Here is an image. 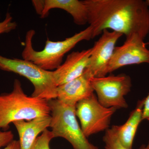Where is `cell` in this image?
<instances>
[{
  "label": "cell",
  "mask_w": 149,
  "mask_h": 149,
  "mask_svg": "<svg viewBox=\"0 0 149 149\" xmlns=\"http://www.w3.org/2000/svg\"><path fill=\"white\" fill-rule=\"evenodd\" d=\"M93 38L105 29L144 39L149 32V9L142 0H85Z\"/></svg>",
  "instance_id": "1"
},
{
  "label": "cell",
  "mask_w": 149,
  "mask_h": 149,
  "mask_svg": "<svg viewBox=\"0 0 149 149\" xmlns=\"http://www.w3.org/2000/svg\"><path fill=\"white\" fill-rule=\"evenodd\" d=\"M50 116L49 101L27 96L17 79L14 81L11 92L0 95V130L7 131L10 123L18 120L30 121Z\"/></svg>",
  "instance_id": "2"
},
{
  "label": "cell",
  "mask_w": 149,
  "mask_h": 149,
  "mask_svg": "<svg viewBox=\"0 0 149 149\" xmlns=\"http://www.w3.org/2000/svg\"><path fill=\"white\" fill-rule=\"evenodd\" d=\"M35 34V31L32 29L26 33L25 46L22 54V58L49 71L56 69L60 66L65 55L77 44L84 40L93 39V28L89 26L63 41L54 42L47 40L42 50L37 51L32 46Z\"/></svg>",
  "instance_id": "3"
},
{
  "label": "cell",
  "mask_w": 149,
  "mask_h": 149,
  "mask_svg": "<svg viewBox=\"0 0 149 149\" xmlns=\"http://www.w3.org/2000/svg\"><path fill=\"white\" fill-rule=\"evenodd\" d=\"M51 109L50 127L54 138L68 141L73 149H99L88 141L77 122L75 107L62 103L57 99L49 101Z\"/></svg>",
  "instance_id": "4"
},
{
  "label": "cell",
  "mask_w": 149,
  "mask_h": 149,
  "mask_svg": "<svg viewBox=\"0 0 149 149\" xmlns=\"http://www.w3.org/2000/svg\"><path fill=\"white\" fill-rule=\"evenodd\" d=\"M0 69L26 77L34 86L32 96L48 101L57 99V88L53 71L41 68L26 60L0 55Z\"/></svg>",
  "instance_id": "5"
},
{
  "label": "cell",
  "mask_w": 149,
  "mask_h": 149,
  "mask_svg": "<svg viewBox=\"0 0 149 149\" xmlns=\"http://www.w3.org/2000/svg\"><path fill=\"white\" fill-rule=\"evenodd\" d=\"M90 81L98 101L103 106L116 109L128 107L125 96L130 92L132 87L130 76L121 74L92 77Z\"/></svg>",
  "instance_id": "6"
},
{
  "label": "cell",
  "mask_w": 149,
  "mask_h": 149,
  "mask_svg": "<svg viewBox=\"0 0 149 149\" xmlns=\"http://www.w3.org/2000/svg\"><path fill=\"white\" fill-rule=\"evenodd\" d=\"M116 110L115 108H106L102 105L94 93L88 98L78 102L75 106V114L87 138L109 129L111 118Z\"/></svg>",
  "instance_id": "7"
},
{
  "label": "cell",
  "mask_w": 149,
  "mask_h": 149,
  "mask_svg": "<svg viewBox=\"0 0 149 149\" xmlns=\"http://www.w3.org/2000/svg\"><path fill=\"white\" fill-rule=\"evenodd\" d=\"M122 35L105 29L92 47L88 64L83 74L89 78L105 77L115 45Z\"/></svg>",
  "instance_id": "8"
},
{
  "label": "cell",
  "mask_w": 149,
  "mask_h": 149,
  "mask_svg": "<svg viewBox=\"0 0 149 149\" xmlns=\"http://www.w3.org/2000/svg\"><path fill=\"white\" fill-rule=\"evenodd\" d=\"M144 39L137 35L126 38L124 44L115 47L107 69V74L131 65L149 63V50Z\"/></svg>",
  "instance_id": "9"
},
{
  "label": "cell",
  "mask_w": 149,
  "mask_h": 149,
  "mask_svg": "<svg viewBox=\"0 0 149 149\" xmlns=\"http://www.w3.org/2000/svg\"><path fill=\"white\" fill-rule=\"evenodd\" d=\"M92 48L82 51L73 52L67 57L65 61L53 71L56 86L63 85L83 74L88 64Z\"/></svg>",
  "instance_id": "10"
},
{
  "label": "cell",
  "mask_w": 149,
  "mask_h": 149,
  "mask_svg": "<svg viewBox=\"0 0 149 149\" xmlns=\"http://www.w3.org/2000/svg\"><path fill=\"white\" fill-rule=\"evenodd\" d=\"M90 78L82 74L76 79L58 86L57 100L62 103L75 107L76 104L94 94Z\"/></svg>",
  "instance_id": "11"
},
{
  "label": "cell",
  "mask_w": 149,
  "mask_h": 149,
  "mask_svg": "<svg viewBox=\"0 0 149 149\" xmlns=\"http://www.w3.org/2000/svg\"><path fill=\"white\" fill-rule=\"evenodd\" d=\"M51 116L37 118L30 121L13 122L19 137L20 149H31L40 133L50 127Z\"/></svg>",
  "instance_id": "12"
},
{
  "label": "cell",
  "mask_w": 149,
  "mask_h": 149,
  "mask_svg": "<svg viewBox=\"0 0 149 149\" xmlns=\"http://www.w3.org/2000/svg\"><path fill=\"white\" fill-rule=\"evenodd\" d=\"M63 10L69 13L77 25H83L88 23V12L83 1L78 0H45L44 8L41 15L46 17L52 9Z\"/></svg>",
  "instance_id": "13"
},
{
  "label": "cell",
  "mask_w": 149,
  "mask_h": 149,
  "mask_svg": "<svg viewBox=\"0 0 149 149\" xmlns=\"http://www.w3.org/2000/svg\"><path fill=\"white\" fill-rule=\"evenodd\" d=\"M144 99L139 101L128 120L121 125H114L120 143L127 149H132L133 141L139 124L143 120Z\"/></svg>",
  "instance_id": "14"
},
{
  "label": "cell",
  "mask_w": 149,
  "mask_h": 149,
  "mask_svg": "<svg viewBox=\"0 0 149 149\" xmlns=\"http://www.w3.org/2000/svg\"><path fill=\"white\" fill-rule=\"evenodd\" d=\"M103 141L105 149H127L121 145L118 140L114 125L106 130ZM138 149H149V141L147 145H143Z\"/></svg>",
  "instance_id": "15"
},
{
  "label": "cell",
  "mask_w": 149,
  "mask_h": 149,
  "mask_svg": "<svg viewBox=\"0 0 149 149\" xmlns=\"http://www.w3.org/2000/svg\"><path fill=\"white\" fill-rule=\"evenodd\" d=\"M53 139L52 131L46 129L37 137L31 149H51L50 143Z\"/></svg>",
  "instance_id": "16"
},
{
  "label": "cell",
  "mask_w": 149,
  "mask_h": 149,
  "mask_svg": "<svg viewBox=\"0 0 149 149\" xmlns=\"http://www.w3.org/2000/svg\"><path fill=\"white\" fill-rule=\"evenodd\" d=\"M17 27L16 22L13 21V18L10 13L8 12L4 19L0 22V35L9 33L16 29Z\"/></svg>",
  "instance_id": "17"
},
{
  "label": "cell",
  "mask_w": 149,
  "mask_h": 149,
  "mask_svg": "<svg viewBox=\"0 0 149 149\" xmlns=\"http://www.w3.org/2000/svg\"><path fill=\"white\" fill-rule=\"evenodd\" d=\"M14 134L11 130L1 131L0 130V149L6 147L14 140Z\"/></svg>",
  "instance_id": "18"
},
{
  "label": "cell",
  "mask_w": 149,
  "mask_h": 149,
  "mask_svg": "<svg viewBox=\"0 0 149 149\" xmlns=\"http://www.w3.org/2000/svg\"><path fill=\"white\" fill-rule=\"evenodd\" d=\"M143 120H149V94L144 99V104L143 109Z\"/></svg>",
  "instance_id": "19"
},
{
  "label": "cell",
  "mask_w": 149,
  "mask_h": 149,
  "mask_svg": "<svg viewBox=\"0 0 149 149\" xmlns=\"http://www.w3.org/2000/svg\"><path fill=\"white\" fill-rule=\"evenodd\" d=\"M32 3L37 13L41 16L44 8L45 1H32Z\"/></svg>",
  "instance_id": "20"
},
{
  "label": "cell",
  "mask_w": 149,
  "mask_h": 149,
  "mask_svg": "<svg viewBox=\"0 0 149 149\" xmlns=\"http://www.w3.org/2000/svg\"><path fill=\"white\" fill-rule=\"evenodd\" d=\"M2 149H20L19 141L14 140L11 142L7 146Z\"/></svg>",
  "instance_id": "21"
},
{
  "label": "cell",
  "mask_w": 149,
  "mask_h": 149,
  "mask_svg": "<svg viewBox=\"0 0 149 149\" xmlns=\"http://www.w3.org/2000/svg\"><path fill=\"white\" fill-rule=\"evenodd\" d=\"M146 4L147 5V6H149V0H147V1H146Z\"/></svg>",
  "instance_id": "22"
}]
</instances>
